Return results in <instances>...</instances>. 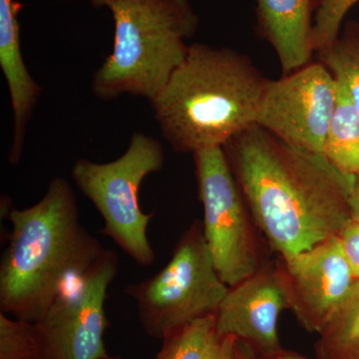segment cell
Returning a JSON list of instances; mask_svg holds the SVG:
<instances>
[{"label": "cell", "mask_w": 359, "mask_h": 359, "mask_svg": "<svg viewBox=\"0 0 359 359\" xmlns=\"http://www.w3.org/2000/svg\"><path fill=\"white\" fill-rule=\"evenodd\" d=\"M337 104V80L320 61L268 80L256 125L297 147L323 154Z\"/></svg>", "instance_id": "cell-8"}, {"label": "cell", "mask_w": 359, "mask_h": 359, "mask_svg": "<svg viewBox=\"0 0 359 359\" xmlns=\"http://www.w3.org/2000/svg\"><path fill=\"white\" fill-rule=\"evenodd\" d=\"M118 273V257L107 250L69 290L60 295L37 327L46 359H106L105 301Z\"/></svg>", "instance_id": "cell-9"}, {"label": "cell", "mask_w": 359, "mask_h": 359, "mask_svg": "<svg viewBox=\"0 0 359 359\" xmlns=\"http://www.w3.org/2000/svg\"><path fill=\"white\" fill-rule=\"evenodd\" d=\"M0 359H46L36 323L0 313Z\"/></svg>", "instance_id": "cell-18"}, {"label": "cell", "mask_w": 359, "mask_h": 359, "mask_svg": "<svg viewBox=\"0 0 359 359\" xmlns=\"http://www.w3.org/2000/svg\"><path fill=\"white\" fill-rule=\"evenodd\" d=\"M256 359H311L302 355V354L294 353V351H287V349H276L271 353L263 354V355L255 356ZM318 359V358H316Z\"/></svg>", "instance_id": "cell-22"}, {"label": "cell", "mask_w": 359, "mask_h": 359, "mask_svg": "<svg viewBox=\"0 0 359 359\" xmlns=\"http://www.w3.org/2000/svg\"><path fill=\"white\" fill-rule=\"evenodd\" d=\"M240 344L235 337H221L210 359H238Z\"/></svg>", "instance_id": "cell-21"}, {"label": "cell", "mask_w": 359, "mask_h": 359, "mask_svg": "<svg viewBox=\"0 0 359 359\" xmlns=\"http://www.w3.org/2000/svg\"><path fill=\"white\" fill-rule=\"evenodd\" d=\"M316 53L318 61L346 87L359 111V22L346 23L339 37Z\"/></svg>", "instance_id": "cell-16"}, {"label": "cell", "mask_w": 359, "mask_h": 359, "mask_svg": "<svg viewBox=\"0 0 359 359\" xmlns=\"http://www.w3.org/2000/svg\"><path fill=\"white\" fill-rule=\"evenodd\" d=\"M85 1L108 9L114 20L112 53L94 73V95L109 101L128 94L152 103L185 59V40L197 32L199 18L190 1Z\"/></svg>", "instance_id": "cell-4"}, {"label": "cell", "mask_w": 359, "mask_h": 359, "mask_svg": "<svg viewBox=\"0 0 359 359\" xmlns=\"http://www.w3.org/2000/svg\"><path fill=\"white\" fill-rule=\"evenodd\" d=\"M339 240L354 278L359 280V222L351 219L340 231Z\"/></svg>", "instance_id": "cell-20"}, {"label": "cell", "mask_w": 359, "mask_h": 359, "mask_svg": "<svg viewBox=\"0 0 359 359\" xmlns=\"http://www.w3.org/2000/svg\"><path fill=\"white\" fill-rule=\"evenodd\" d=\"M229 287L215 266L202 222L196 219L159 273L123 292L134 299L146 332L165 339L194 320L216 314Z\"/></svg>", "instance_id": "cell-6"}, {"label": "cell", "mask_w": 359, "mask_h": 359, "mask_svg": "<svg viewBox=\"0 0 359 359\" xmlns=\"http://www.w3.org/2000/svg\"><path fill=\"white\" fill-rule=\"evenodd\" d=\"M287 309L273 264L229 287L216 313L221 337H233L255 356L282 348L278 320Z\"/></svg>", "instance_id": "cell-11"}, {"label": "cell", "mask_w": 359, "mask_h": 359, "mask_svg": "<svg viewBox=\"0 0 359 359\" xmlns=\"http://www.w3.org/2000/svg\"><path fill=\"white\" fill-rule=\"evenodd\" d=\"M219 339L216 314L205 316L167 337L156 359H210Z\"/></svg>", "instance_id": "cell-17"}, {"label": "cell", "mask_w": 359, "mask_h": 359, "mask_svg": "<svg viewBox=\"0 0 359 359\" xmlns=\"http://www.w3.org/2000/svg\"><path fill=\"white\" fill-rule=\"evenodd\" d=\"M164 163L162 144L136 132L117 159L109 163L78 159L71 170L78 189L102 217L101 233L142 266H152L156 259L148 237L155 214L142 211L139 193L144 179L161 171Z\"/></svg>", "instance_id": "cell-5"}, {"label": "cell", "mask_w": 359, "mask_h": 359, "mask_svg": "<svg viewBox=\"0 0 359 359\" xmlns=\"http://www.w3.org/2000/svg\"><path fill=\"white\" fill-rule=\"evenodd\" d=\"M318 335L316 358L359 359V280Z\"/></svg>", "instance_id": "cell-15"}, {"label": "cell", "mask_w": 359, "mask_h": 359, "mask_svg": "<svg viewBox=\"0 0 359 359\" xmlns=\"http://www.w3.org/2000/svg\"><path fill=\"white\" fill-rule=\"evenodd\" d=\"M287 309L309 332L320 334L355 283L339 237L273 264Z\"/></svg>", "instance_id": "cell-10"}, {"label": "cell", "mask_w": 359, "mask_h": 359, "mask_svg": "<svg viewBox=\"0 0 359 359\" xmlns=\"http://www.w3.org/2000/svg\"><path fill=\"white\" fill-rule=\"evenodd\" d=\"M106 359H116V358H106Z\"/></svg>", "instance_id": "cell-25"}, {"label": "cell", "mask_w": 359, "mask_h": 359, "mask_svg": "<svg viewBox=\"0 0 359 359\" xmlns=\"http://www.w3.org/2000/svg\"><path fill=\"white\" fill-rule=\"evenodd\" d=\"M240 344V342H238ZM238 359H256L255 358L254 354L250 353L249 349L247 348V347H245L244 346H242V344H240V347H238Z\"/></svg>", "instance_id": "cell-24"}, {"label": "cell", "mask_w": 359, "mask_h": 359, "mask_svg": "<svg viewBox=\"0 0 359 359\" xmlns=\"http://www.w3.org/2000/svg\"><path fill=\"white\" fill-rule=\"evenodd\" d=\"M268 80L245 54L194 43L151 105L169 145L194 154L256 125Z\"/></svg>", "instance_id": "cell-3"}, {"label": "cell", "mask_w": 359, "mask_h": 359, "mask_svg": "<svg viewBox=\"0 0 359 359\" xmlns=\"http://www.w3.org/2000/svg\"><path fill=\"white\" fill-rule=\"evenodd\" d=\"M21 9L22 4L18 0H0V67L8 86L13 115L8 153L11 165L18 164L21 159L26 128L42 91L23 60L18 21Z\"/></svg>", "instance_id": "cell-12"}, {"label": "cell", "mask_w": 359, "mask_h": 359, "mask_svg": "<svg viewBox=\"0 0 359 359\" xmlns=\"http://www.w3.org/2000/svg\"><path fill=\"white\" fill-rule=\"evenodd\" d=\"M359 0H320L313 18L314 52L332 44L339 37L340 26L346 13Z\"/></svg>", "instance_id": "cell-19"}, {"label": "cell", "mask_w": 359, "mask_h": 359, "mask_svg": "<svg viewBox=\"0 0 359 359\" xmlns=\"http://www.w3.org/2000/svg\"><path fill=\"white\" fill-rule=\"evenodd\" d=\"M318 1L257 0V32L275 49L285 75L313 62V16Z\"/></svg>", "instance_id": "cell-13"}, {"label": "cell", "mask_w": 359, "mask_h": 359, "mask_svg": "<svg viewBox=\"0 0 359 359\" xmlns=\"http://www.w3.org/2000/svg\"><path fill=\"white\" fill-rule=\"evenodd\" d=\"M259 233L278 257L339 237L351 219L354 177L325 155L254 125L223 146Z\"/></svg>", "instance_id": "cell-1"}, {"label": "cell", "mask_w": 359, "mask_h": 359, "mask_svg": "<svg viewBox=\"0 0 359 359\" xmlns=\"http://www.w3.org/2000/svg\"><path fill=\"white\" fill-rule=\"evenodd\" d=\"M72 186L55 178L42 199L11 209L9 244L0 264V313L37 323L105 254L80 222Z\"/></svg>", "instance_id": "cell-2"}, {"label": "cell", "mask_w": 359, "mask_h": 359, "mask_svg": "<svg viewBox=\"0 0 359 359\" xmlns=\"http://www.w3.org/2000/svg\"><path fill=\"white\" fill-rule=\"evenodd\" d=\"M323 155L342 173L354 178L358 176L359 111L346 87L337 80V104Z\"/></svg>", "instance_id": "cell-14"}, {"label": "cell", "mask_w": 359, "mask_h": 359, "mask_svg": "<svg viewBox=\"0 0 359 359\" xmlns=\"http://www.w3.org/2000/svg\"><path fill=\"white\" fill-rule=\"evenodd\" d=\"M349 208H351V219L359 222V175L356 177L351 197H349Z\"/></svg>", "instance_id": "cell-23"}, {"label": "cell", "mask_w": 359, "mask_h": 359, "mask_svg": "<svg viewBox=\"0 0 359 359\" xmlns=\"http://www.w3.org/2000/svg\"><path fill=\"white\" fill-rule=\"evenodd\" d=\"M193 156L205 242L222 280L233 287L266 264L259 231L223 147L203 149Z\"/></svg>", "instance_id": "cell-7"}]
</instances>
